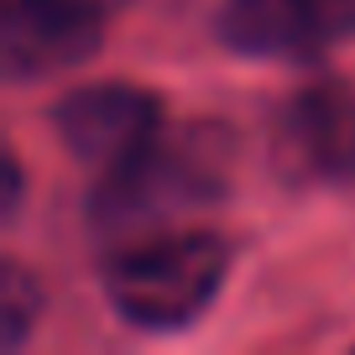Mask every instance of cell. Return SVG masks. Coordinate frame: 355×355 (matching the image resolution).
<instances>
[{
    "mask_svg": "<svg viewBox=\"0 0 355 355\" xmlns=\"http://www.w3.org/2000/svg\"><path fill=\"white\" fill-rule=\"evenodd\" d=\"M230 277V241L214 230H141L105 261V298L136 329H189Z\"/></svg>",
    "mask_w": 355,
    "mask_h": 355,
    "instance_id": "1",
    "label": "cell"
},
{
    "mask_svg": "<svg viewBox=\"0 0 355 355\" xmlns=\"http://www.w3.org/2000/svg\"><path fill=\"white\" fill-rule=\"evenodd\" d=\"M225 183V146L209 141V131H178L157 136L131 167L105 178L100 220L125 225V230H152L173 220L178 209H193Z\"/></svg>",
    "mask_w": 355,
    "mask_h": 355,
    "instance_id": "2",
    "label": "cell"
},
{
    "mask_svg": "<svg viewBox=\"0 0 355 355\" xmlns=\"http://www.w3.org/2000/svg\"><path fill=\"white\" fill-rule=\"evenodd\" d=\"M53 131L63 152L84 167H100L105 178L131 167L157 136L167 131L162 100L125 78H100V84L68 89L53 105Z\"/></svg>",
    "mask_w": 355,
    "mask_h": 355,
    "instance_id": "3",
    "label": "cell"
},
{
    "mask_svg": "<svg viewBox=\"0 0 355 355\" xmlns=\"http://www.w3.org/2000/svg\"><path fill=\"white\" fill-rule=\"evenodd\" d=\"M110 11L89 0H6L0 11V58L11 84L78 68L100 53Z\"/></svg>",
    "mask_w": 355,
    "mask_h": 355,
    "instance_id": "4",
    "label": "cell"
},
{
    "mask_svg": "<svg viewBox=\"0 0 355 355\" xmlns=\"http://www.w3.org/2000/svg\"><path fill=\"white\" fill-rule=\"evenodd\" d=\"M214 32L230 53L303 63L355 32V0H220Z\"/></svg>",
    "mask_w": 355,
    "mask_h": 355,
    "instance_id": "5",
    "label": "cell"
},
{
    "mask_svg": "<svg viewBox=\"0 0 355 355\" xmlns=\"http://www.w3.org/2000/svg\"><path fill=\"white\" fill-rule=\"evenodd\" d=\"M282 146L313 173H355V94L313 89L282 115Z\"/></svg>",
    "mask_w": 355,
    "mask_h": 355,
    "instance_id": "6",
    "label": "cell"
},
{
    "mask_svg": "<svg viewBox=\"0 0 355 355\" xmlns=\"http://www.w3.org/2000/svg\"><path fill=\"white\" fill-rule=\"evenodd\" d=\"M37 313H42V288L32 282L21 261L0 266V319H6V350H21L26 334H32Z\"/></svg>",
    "mask_w": 355,
    "mask_h": 355,
    "instance_id": "7",
    "label": "cell"
},
{
    "mask_svg": "<svg viewBox=\"0 0 355 355\" xmlns=\"http://www.w3.org/2000/svg\"><path fill=\"white\" fill-rule=\"evenodd\" d=\"M21 204V162H16V152H6V214Z\"/></svg>",
    "mask_w": 355,
    "mask_h": 355,
    "instance_id": "8",
    "label": "cell"
},
{
    "mask_svg": "<svg viewBox=\"0 0 355 355\" xmlns=\"http://www.w3.org/2000/svg\"><path fill=\"white\" fill-rule=\"evenodd\" d=\"M89 6H100V11H110V16H115V11L125 6V0H89Z\"/></svg>",
    "mask_w": 355,
    "mask_h": 355,
    "instance_id": "9",
    "label": "cell"
}]
</instances>
